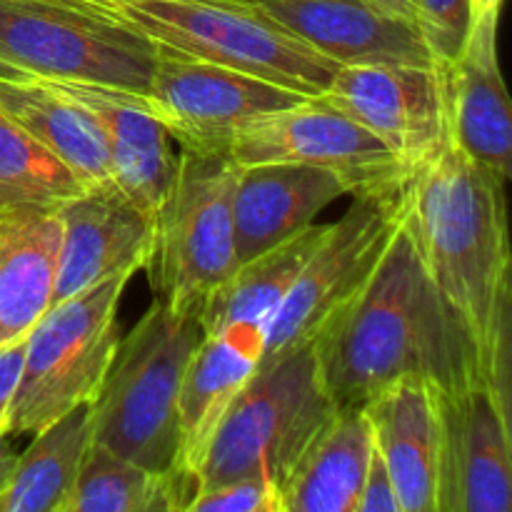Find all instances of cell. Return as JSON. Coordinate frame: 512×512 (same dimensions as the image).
Masks as SVG:
<instances>
[{
	"label": "cell",
	"mask_w": 512,
	"mask_h": 512,
	"mask_svg": "<svg viewBox=\"0 0 512 512\" xmlns=\"http://www.w3.org/2000/svg\"><path fill=\"white\" fill-rule=\"evenodd\" d=\"M508 183L445 145L403 190V223L468 333L478 375L510 403Z\"/></svg>",
	"instance_id": "obj_1"
},
{
	"label": "cell",
	"mask_w": 512,
	"mask_h": 512,
	"mask_svg": "<svg viewBox=\"0 0 512 512\" xmlns=\"http://www.w3.org/2000/svg\"><path fill=\"white\" fill-rule=\"evenodd\" d=\"M313 345L338 408L363 405L403 378L438 390L480 378L473 343L435 288L403 220L368 285Z\"/></svg>",
	"instance_id": "obj_2"
},
{
	"label": "cell",
	"mask_w": 512,
	"mask_h": 512,
	"mask_svg": "<svg viewBox=\"0 0 512 512\" xmlns=\"http://www.w3.org/2000/svg\"><path fill=\"white\" fill-rule=\"evenodd\" d=\"M203 338L195 315L173 313L160 298L120 338L108 375L88 405L95 445L168 475L185 495L178 475V400L195 345Z\"/></svg>",
	"instance_id": "obj_3"
},
{
	"label": "cell",
	"mask_w": 512,
	"mask_h": 512,
	"mask_svg": "<svg viewBox=\"0 0 512 512\" xmlns=\"http://www.w3.org/2000/svg\"><path fill=\"white\" fill-rule=\"evenodd\" d=\"M105 10L158 48L320 98L340 65L275 20L258 0H115Z\"/></svg>",
	"instance_id": "obj_4"
},
{
	"label": "cell",
	"mask_w": 512,
	"mask_h": 512,
	"mask_svg": "<svg viewBox=\"0 0 512 512\" xmlns=\"http://www.w3.org/2000/svg\"><path fill=\"white\" fill-rule=\"evenodd\" d=\"M335 410L313 343L258 365L210 443L195 493L235 478H268L283 495L295 463Z\"/></svg>",
	"instance_id": "obj_5"
},
{
	"label": "cell",
	"mask_w": 512,
	"mask_h": 512,
	"mask_svg": "<svg viewBox=\"0 0 512 512\" xmlns=\"http://www.w3.org/2000/svg\"><path fill=\"white\" fill-rule=\"evenodd\" d=\"M158 45L88 0H0V78L145 93Z\"/></svg>",
	"instance_id": "obj_6"
},
{
	"label": "cell",
	"mask_w": 512,
	"mask_h": 512,
	"mask_svg": "<svg viewBox=\"0 0 512 512\" xmlns=\"http://www.w3.org/2000/svg\"><path fill=\"white\" fill-rule=\"evenodd\" d=\"M130 278H113L60 300L25 335L23 368L8 413V433L43 425L90 405L120 343L118 308Z\"/></svg>",
	"instance_id": "obj_7"
},
{
	"label": "cell",
	"mask_w": 512,
	"mask_h": 512,
	"mask_svg": "<svg viewBox=\"0 0 512 512\" xmlns=\"http://www.w3.org/2000/svg\"><path fill=\"white\" fill-rule=\"evenodd\" d=\"M240 165L228 153H178L168 198L155 215L150 283L173 313L195 315L238 268L233 190Z\"/></svg>",
	"instance_id": "obj_8"
},
{
	"label": "cell",
	"mask_w": 512,
	"mask_h": 512,
	"mask_svg": "<svg viewBox=\"0 0 512 512\" xmlns=\"http://www.w3.org/2000/svg\"><path fill=\"white\" fill-rule=\"evenodd\" d=\"M403 190L355 195L343 218L328 223L318 248L265 330L260 365L315 343L358 298L403 220Z\"/></svg>",
	"instance_id": "obj_9"
},
{
	"label": "cell",
	"mask_w": 512,
	"mask_h": 512,
	"mask_svg": "<svg viewBox=\"0 0 512 512\" xmlns=\"http://www.w3.org/2000/svg\"><path fill=\"white\" fill-rule=\"evenodd\" d=\"M228 155L240 168L298 163L330 170L353 198L395 193L410 178L403 163L373 133L323 98H305L248 123L230 140Z\"/></svg>",
	"instance_id": "obj_10"
},
{
	"label": "cell",
	"mask_w": 512,
	"mask_h": 512,
	"mask_svg": "<svg viewBox=\"0 0 512 512\" xmlns=\"http://www.w3.org/2000/svg\"><path fill=\"white\" fill-rule=\"evenodd\" d=\"M143 100L183 150L228 153L230 140L245 125L305 98L253 75L158 48Z\"/></svg>",
	"instance_id": "obj_11"
},
{
	"label": "cell",
	"mask_w": 512,
	"mask_h": 512,
	"mask_svg": "<svg viewBox=\"0 0 512 512\" xmlns=\"http://www.w3.org/2000/svg\"><path fill=\"white\" fill-rule=\"evenodd\" d=\"M438 512L512 510L510 403L485 380L438 390Z\"/></svg>",
	"instance_id": "obj_12"
},
{
	"label": "cell",
	"mask_w": 512,
	"mask_h": 512,
	"mask_svg": "<svg viewBox=\"0 0 512 512\" xmlns=\"http://www.w3.org/2000/svg\"><path fill=\"white\" fill-rule=\"evenodd\" d=\"M320 98L373 133L410 175L448 145L440 68L345 65Z\"/></svg>",
	"instance_id": "obj_13"
},
{
	"label": "cell",
	"mask_w": 512,
	"mask_h": 512,
	"mask_svg": "<svg viewBox=\"0 0 512 512\" xmlns=\"http://www.w3.org/2000/svg\"><path fill=\"white\" fill-rule=\"evenodd\" d=\"M58 260L53 303L85 293L113 278H133L148 268L155 248V218L113 180L85 185L55 208Z\"/></svg>",
	"instance_id": "obj_14"
},
{
	"label": "cell",
	"mask_w": 512,
	"mask_h": 512,
	"mask_svg": "<svg viewBox=\"0 0 512 512\" xmlns=\"http://www.w3.org/2000/svg\"><path fill=\"white\" fill-rule=\"evenodd\" d=\"M498 20L470 23L460 53L443 68L448 143L490 175H512V108L498 60Z\"/></svg>",
	"instance_id": "obj_15"
},
{
	"label": "cell",
	"mask_w": 512,
	"mask_h": 512,
	"mask_svg": "<svg viewBox=\"0 0 512 512\" xmlns=\"http://www.w3.org/2000/svg\"><path fill=\"white\" fill-rule=\"evenodd\" d=\"M275 20L335 65L438 68L418 23L368 0H258Z\"/></svg>",
	"instance_id": "obj_16"
},
{
	"label": "cell",
	"mask_w": 512,
	"mask_h": 512,
	"mask_svg": "<svg viewBox=\"0 0 512 512\" xmlns=\"http://www.w3.org/2000/svg\"><path fill=\"white\" fill-rule=\"evenodd\" d=\"M263 348V330L233 325L220 333L203 335L190 355L178 400V475L190 490V500L210 443L230 405L258 370Z\"/></svg>",
	"instance_id": "obj_17"
},
{
	"label": "cell",
	"mask_w": 512,
	"mask_h": 512,
	"mask_svg": "<svg viewBox=\"0 0 512 512\" xmlns=\"http://www.w3.org/2000/svg\"><path fill=\"white\" fill-rule=\"evenodd\" d=\"M78 100L95 118L110 158V178L155 218L168 198L178 155L170 150V135L148 110L143 95L108 85L48 80Z\"/></svg>",
	"instance_id": "obj_18"
},
{
	"label": "cell",
	"mask_w": 512,
	"mask_h": 512,
	"mask_svg": "<svg viewBox=\"0 0 512 512\" xmlns=\"http://www.w3.org/2000/svg\"><path fill=\"white\" fill-rule=\"evenodd\" d=\"M373 448L403 512H438L440 423L435 388L420 378L390 383L363 403Z\"/></svg>",
	"instance_id": "obj_19"
},
{
	"label": "cell",
	"mask_w": 512,
	"mask_h": 512,
	"mask_svg": "<svg viewBox=\"0 0 512 512\" xmlns=\"http://www.w3.org/2000/svg\"><path fill=\"white\" fill-rule=\"evenodd\" d=\"M343 195H348L343 180L313 165L263 163L240 168L233 190L238 265L310 228Z\"/></svg>",
	"instance_id": "obj_20"
},
{
	"label": "cell",
	"mask_w": 512,
	"mask_h": 512,
	"mask_svg": "<svg viewBox=\"0 0 512 512\" xmlns=\"http://www.w3.org/2000/svg\"><path fill=\"white\" fill-rule=\"evenodd\" d=\"M55 210H0V348L25 340L53 305Z\"/></svg>",
	"instance_id": "obj_21"
},
{
	"label": "cell",
	"mask_w": 512,
	"mask_h": 512,
	"mask_svg": "<svg viewBox=\"0 0 512 512\" xmlns=\"http://www.w3.org/2000/svg\"><path fill=\"white\" fill-rule=\"evenodd\" d=\"M373 458L363 405L338 408L283 485V512H355Z\"/></svg>",
	"instance_id": "obj_22"
},
{
	"label": "cell",
	"mask_w": 512,
	"mask_h": 512,
	"mask_svg": "<svg viewBox=\"0 0 512 512\" xmlns=\"http://www.w3.org/2000/svg\"><path fill=\"white\" fill-rule=\"evenodd\" d=\"M0 113L18 123L85 185L113 180L98 123L55 83L0 78Z\"/></svg>",
	"instance_id": "obj_23"
},
{
	"label": "cell",
	"mask_w": 512,
	"mask_h": 512,
	"mask_svg": "<svg viewBox=\"0 0 512 512\" xmlns=\"http://www.w3.org/2000/svg\"><path fill=\"white\" fill-rule=\"evenodd\" d=\"M325 230L328 225L313 223L285 243L240 263L200 305L198 325L203 335L220 333L233 325H250L265 333Z\"/></svg>",
	"instance_id": "obj_24"
},
{
	"label": "cell",
	"mask_w": 512,
	"mask_h": 512,
	"mask_svg": "<svg viewBox=\"0 0 512 512\" xmlns=\"http://www.w3.org/2000/svg\"><path fill=\"white\" fill-rule=\"evenodd\" d=\"M90 443L88 405L35 430L0 493V512H65Z\"/></svg>",
	"instance_id": "obj_25"
},
{
	"label": "cell",
	"mask_w": 512,
	"mask_h": 512,
	"mask_svg": "<svg viewBox=\"0 0 512 512\" xmlns=\"http://www.w3.org/2000/svg\"><path fill=\"white\" fill-rule=\"evenodd\" d=\"M65 512H185L173 478L90 443Z\"/></svg>",
	"instance_id": "obj_26"
},
{
	"label": "cell",
	"mask_w": 512,
	"mask_h": 512,
	"mask_svg": "<svg viewBox=\"0 0 512 512\" xmlns=\"http://www.w3.org/2000/svg\"><path fill=\"white\" fill-rule=\"evenodd\" d=\"M83 188V180L0 113V210H55Z\"/></svg>",
	"instance_id": "obj_27"
},
{
	"label": "cell",
	"mask_w": 512,
	"mask_h": 512,
	"mask_svg": "<svg viewBox=\"0 0 512 512\" xmlns=\"http://www.w3.org/2000/svg\"><path fill=\"white\" fill-rule=\"evenodd\" d=\"M418 28L440 70L460 53L470 30V0H415Z\"/></svg>",
	"instance_id": "obj_28"
},
{
	"label": "cell",
	"mask_w": 512,
	"mask_h": 512,
	"mask_svg": "<svg viewBox=\"0 0 512 512\" xmlns=\"http://www.w3.org/2000/svg\"><path fill=\"white\" fill-rule=\"evenodd\" d=\"M280 488L268 478H235L190 500L188 512H283Z\"/></svg>",
	"instance_id": "obj_29"
},
{
	"label": "cell",
	"mask_w": 512,
	"mask_h": 512,
	"mask_svg": "<svg viewBox=\"0 0 512 512\" xmlns=\"http://www.w3.org/2000/svg\"><path fill=\"white\" fill-rule=\"evenodd\" d=\"M355 512H403L400 510V500L398 493H395L393 480H390L388 470H385L383 460L378 458L375 448L368 465V473H365L363 485H360Z\"/></svg>",
	"instance_id": "obj_30"
},
{
	"label": "cell",
	"mask_w": 512,
	"mask_h": 512,
	"mask_svg": "<svg viewBox=\"0 0 512 512\" xmlns=\"http://www.w3.org/2000/svg\"><path fill=\"white\" fill-rule=\"evenodd\" d=\"M23 345L25 340H18L0 348V433H8L10 403H13L20 368H23Z\"/></svg>",
	"instance_id": "obj_31"
},
{
	"label": "cell",
	"mask_w": 512,
	"mask_h": 512,
	"mask_svg": "<svg viewBox=\"0 0 512 512\" xmlns=\"http://www.w3.org/2000/svg\"><path fill=\"white\" fill-rule=\"evenodd\" d=\"M15 460H18V450L13 445V435L0 433V493H3L10 473H13Z\"/></svg>",
	"instance_id": "obj_32"
},
{
	"label": "cell",
	"mask_w": 512,
	"mask_h": 512,
	"mask_svg": "<svg viewBox=\"0 0 512 512\" xmlns=\"http://www.w3.org/2000/svg\"><path fill=\"white\" fill-rule=\"evenodd\" d=\"M368 3L378 5L380 10L390 15H400V18H408L413 23H418V8H415V0H368Z\"/></svg>",
	"instance_id": "obj_33"
},
{
	"label": "cell",
	"mask_w": 512,
	"mask_h": 512,
	"mask_svg": "<svg viewBox=\"0 0 512 512\" xmlns=\"http://www.w3.org/2000/svg\"><path fill=\"white\" fill-rule=\"evenodd\" d=\"M503 0H470V23L480 18H500Z\"/></svg>",
	"instance_id": "obj_34"
},
{
	"label": "cell",
	"mask_w": 512,
	"mask_h": 512,
	"mask_svg": "<svg viewBox=\"0 0 512 512\" xmlns=\"http://www.w3.org/2000/svg\"><path fill=\"white\" fill-rule=\"evenodd\" d=\"M88 3H95V5H105V3H115V0H88Z\"/></svg>",
	"instance_id": "obj_35"
}]
</instances>
